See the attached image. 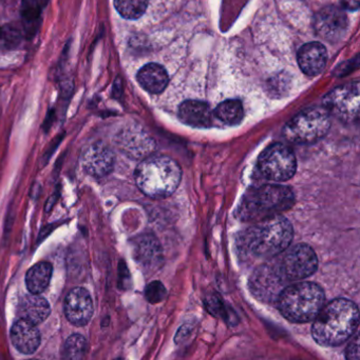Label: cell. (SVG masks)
I'll list each match as a JSON object with an SVG mask.
<instances>
[{
  "label": "cell",
  "instance_id": "obj_21",
  "mask_svg": "<svg viewBox=\"0 0 360 360\" xmlns=\"http://www.w3.org/2000/svg\"><path fill=\"white\" fill-rule=\"evenodd\" d=\"M216 117L228 126H236L242 122L244 111L241 101L228 99L218 105L215 111Z\"/></svg>",
  "mask_w": 360,
  "mask_h": 360
},
{
  "label": "cell",
  "instance_id": "obj_23",
  "mask_svg": "<svg viewBox=\"0 0 360 360\" xmlns=\"http://www.w3.org/2000/svg\"><path fill=\"white\" fill-rule=\"evenodd\" d=\"M114 6L120 16L135 20L143 16L147 10L148 0H114Z\"/></svg>",
  "mask_w": 360,
  "mask_h": 360
},
{
  "label": "cell",
  "instance_id": "obj_24",
  "mask_svg": "<svg viewBox=\"0 0 360 360\" xmlns=\"http://www.w3.org/2000/svg\"><path fill=\"white\" fill-rule=\"evenodd\" d=\"M87 342L84 336L74 334L70 336L63 347V360H82L86 353Z\"/></svg>",
  "mask_w": 360,
  "mask_h": 360
},
{
  "label": "cell",
  "instance_id": "obj_10",
  "mask_svg": "<svg viewBox=\"0 0 360 360\" xmlns=\"http://www.w3.org/2000/svg\"><path fill=\"white\" fill-rule=\"evenodd\" d=\"M287 287V281L283 278L278 266H260L249 281V289L253 295L264 302H276Z\"/></svg>",
  "mask_w": 360,
  "mask_h": 360
},
{
  "label": "cell",
  "instance_id": "obj_28",
  "mask_svg": "<svg viewBox=\"0 0 360 360\" xmlns=\"http://www.w3.org/2000/svg\"><path fill=\"white\" fill-rule=\"evenodd\" d=\"M20 32L16 27L4 25V27H0V46H16L20 40Z\"/></svg>",
  "mask_w": 360,
  "mask_h": 360
},
{
  "label": "cell",
  "instance_id": "obj_7",
  "mask_svg": "<svg viewBox=\"0 0 360 360\" xmlns=\"http://www.w3.org/2000/svg\"><path fill=\"white\" fill-rule=\"evenodd\" d=\"M259 170L266 179L285 181L295 175L297 160L293 151L283 143L268 147L259 158Z\"/></svg>",
  "mask_w": 360,
  "mask_h": 360
},
{
  "label": "cell",
  "instance_id": "obj_32",
  "mask_svg": "<svg viewBox=\"0 0 360 360\" xmlns=\"http://www.w3.org/2000/svg\"><path fill=\"white\" fill-rule=\"evenodd\" d=\"M31 360H38V359H31Z\"/></svg>",
  "mask_w": 360,
  "mask_h": 360
},
{
  "label": "cell",
  "instance_id": "obj_2",
  "mask_svg": "<svg viewBox=\"0 0 360 360\" xmlns=\"http://www.w3.org/2000/svg\"><path fill=\"white\" fill-rule=\"evenodd\" d=\"M293 191L280 184H264L251 188L241 201L238 216L244 221L258 222L266 218L280 215L293 207Z\"/></svg>",
  "mask_w": 360,
  "mask_h": 360
},
{
  "label": "cell",
  "instance_id": "obj_15",
  "mask_svg": "<svg viewBox=\"0 0 360 360\" xmlns=\"http://www.w3.org/2000/svg\"><path fill=\"white\" fill-rule=\"evenodd\" d=\"M11 340L19 352L23 354H32L39 347V331L32 323L19 319L11 329Z\"/></svg>",
  "mask_w": 360,
  "mask_h": 360
},
{
  "label": "cell",
  "instance_id": "obj_17",
  "mask_svg": "<svg viewBox=\"0 0 360 360\" xmlns=\"http://www.w3.org/2000/svg\"><path fill=\"white\" fill-rule=\"evenodd\" d=\"M49 302L39 294H27L18 304L19 319L36 326L46 321L50 315Z\"/></svg>",
  "mask_w": 360,
  "mask_h": 360
},
{
  "label": "cell",
  "instance_id": "obj_30",
  "mask_svg": "<svg viewBox=\"0 0 360 360\" xmlns=\"http://www.w3.org/2000/svg\"><path fill=\"white\" fill-rule=\"evenodd\" d=\"M192 330H194V326L192 323L188 325L182 326L178 331L177 335L175 338V342L178 345L181 344L182 342H185L190 335H192Z\"/></svg>",
  "mask_w": 360,
  "mask_h": 360
},
{
  "label": "cell",
  "instance_id": "obj_5",
  "mask_svg": "<svg viewBox=\"0 0 360 360\" xmlns=\"http://www.w3.org/2000/svg\"><path fill=\"white\" fill-rule=\"evenodd\" d=\"M291 222L283 215L256 222L247 234V245L253 255L273 258L283 253L293 240Z\"/></svg>",
  "mask_w": 360,
  "mask_h": 360
},
{
  "label": "cell",
  "instance_id": "obj_31",
  "mask_svg": "<svg viewBox=\"0 0 360 360\" xmlns=\"http://www.w3.org/2000/svg\"><path fill=\"white\" fill-rule=\"evenodd\" d=\"M360 0H340V4L349 11H356L359 8Z\"/></svg>",
  "mask_w": 360,
  "mask_h": 360
},
{
  "label": "cell",
  "instance_id": "obj_14",
  "mask_svg": "<svg viewBox=\"0 0 360 360\" xmlns=\"http://www.w3.org/2000/svg\"><path fill=\"white\" fill-rule=\"evenodd\" d=\"M297 60L304 74L310 76L318 75L327 65V50L321 42L306 44L300 48Z\"/></svg>",
  "mask_w": 360,
  "mask_h": 360
},
{
  "label": "cell",
  "instance_id": "obj_12",
  "mask_svg": "<svg viewBox=\"0 0 360 360\" xmlns=\"http://www.w3.org/2000/svg\"><path fill=\"white\" fill-rule=\"evenodd\" d=\"M314 27L319 36L330 41H336L346 33L348 17L342 8L328 6L315 17Z\"/></svg>",
  "mask_w": 360,
  "mask_h": 360
},
{
  "label": "cell",
  "instance_id": "obj_18",
  "mask_svg": "<svg viewBox=\"0 0 360 360\" xmlns=\"http://www.w3.org/2000/svg\"><path fill=\"white\" fill-rule=\"evenodd\" d=\"M142 88L151 94H160L166 89L169 78L166 70L158 63L144 65L137 75Z\"/></svg>",
  "mask_w": 360,
  "mask_h": 360
},
{
  "label": "cell",
  "instance_id": "obj_1",
  "mask_svg": "<svg viewBox=\"0 0 360 360\" xmlns=\"http://www.w3.org/2000/svg\"><path fill=\"white\" fill-rule=\"evenodd\" d=\"M359 325V310L355 302L338 298L323 306L312 326V335L323 347H337L350 340Z\"/></svg>",
  "mask_w": 360,
  "mask_h": 360
},
{
  "label": "cell",
  "instance_id": "obj_8",
  "mask_svg": "<svg viewBox=\"0 0 360 360\" xmlns=\"http://www.w3.org/2000/svg\"><path fill=\"white\" fill-rule=\"evenodd\" d=\"M318 268L316 253L310 245L299 243L287 252L278 266L283 278L291 281H300L314 274Z\"/></svg>",
  "mask_w": 360,
  "mask_h": 360
},
{
  "label": "cell",
  "instance_id": "obj_4",
  "mask_svg": "<svg viewBox=\"0 0 360 360\" xmlns=\"http://www.w3.org/2000/svg\"><path fill=\"white\" fill-rule=\"evenodd\" d=\"M277 306L283 317L295 323L314 321L325 306L323 288L310 281H300L287 285L277 300Z\"/></svg>",
  "mask_w": 360,
  "mask_h": 360
},
{
  "label": "cell",
  "instance_id": "obj_29",
  "mask_svg": "<svg viewBox=\"0 0 360 360\" xmlns=\"http://www.w3.org/2000/svg\"><path fill=\"white\" fill-rule=\"evenodd\" d=\"M346 360H359V336L353 335L352 340L349 342L346 350Z\"/></svg>",
  "mask_w": 360,
  "mask_h": 360
},
{
  "label": "cell",
  "instance_id": "obj_25",
  "mask_svg": "<svg viewBox=\"0 0 360 360\" xmlns=\"http://www.w3.org/2000/svg\"><path fill=\"white\" fill-rule=\"evenodd\" d=\"M205 304H206L207 310L213 316L222 317L224 321H228L230 325H235L234 321H236V317H235V315H230V311H228L223 300L218 294L209 296Z\"/></svg>",
  "mask_w": 360,
  "mask_h": 360
},
{
  "label": "cell",
  "instance_id": "obj_11",
  "mask_svg": "<svg viewBox=\"0 0 360 360\" xmlns=\"http://www.w3.org/2000/svg\"><path fill=\"white\" fill-rule=\"evenodd\" d=\"M113 152L103 143H93L85 148L80 155V164L87 174L95 179L107 176L113 170Z\"/></svg>",
  "mask_w": 360,
  "mask_h": 360
},
{
  "label": "cell",
  "instance_id": "obj_13",
  "mask_svg": "<svg viewBox=\"0 0 360 360\" xmlns=\"http://www.w3.org/2000/svg\"><path fill=\"white\" fill-rule=\"evenodd\" d=\"M63 311L72 325L86 326L93 314L92 298L89 292L84 288H74L66 296Z\"/></svg>",
  "mask_w": 360,
  "mask_h": 360
},
{
  "label": "cell",
  "instance_id": "obj_22",
  "mask_svg": "<svg viewBox=\"0 0 360 360\" xmlns=\"http://www.w3.org/2000/svg\"><path fill=\"white\" fill-rule=\"evenodd\" d=\"M118 146L123 151L129 154V156L139 158V154L145 151L146 139L142 135L133 132V131H125L120 133L116 139Z\"/></svg>",
  "mask_w": 360,
  "mask_h": 360
},
{
  "label": "cell",
  "instance_id": "obj_9",
  "mask_svg": "<svg viewBox=\"0 0 360 360\" xmlns=\"http://www.w3.org/2000/svg\"><path fill=\"white\" fill-rule=\"evenodd\" d=\"M323 108L342 122H353L359 116V84H346L334 89L323 99Z\"/></svg>",
  "mask_w": 360,
  "mask_h": 360
},
{
  "label": "cell",
  "instance_id": "obj_6",
  "mask_svg": "<svg viewBox=\"0 0 360 360\" xmlns=\"http://www.w3.org/2000/svg\"><path fill=\"white\" fill-rule=\"evenodd\" d=\"M331 128V115L323 107H312L302 110L294 116L283 134L287 141L297 145H309L321 141Z\"/></svg>",
  "mask_w": 360,
  "mask_h": 360
},
{
  "label": "cell",
  "instance_id": "obj_19",
  "mask_svg": "<svg viewBox=\"0 0 360 360\" xmlns=\"http://www.w3.org/2000/svg\"><path fill=\"white\" fill-rule=\"evenodd\" d=\"M53 268L49 262H39L32 266L25 275V285L31 294H40L48 288Z\"/></svg>",
  "mask_w": 360,
  "mask_h": 360
},
{
  "label": "cell",
  "instance_id": "obj_20",
  "mask_svg": "<svg viewBox=\"0 0 360 360\" xmlns=\"http://www.w3.org/2000/svg\"><path fill=\"white\" fill-rule=\"evenodd\" d=\"M135 255L144 266L158 264L161 257L160 245L151 236H141L135 243Z\"/></svg>",
  "mask_w": 360,
  "mask_h": 360
},
{
  "label": "cell",
  "instance_id": "obj_27",
  "mask_svg": "<svg viewBox=\"0 0 360 360\" xmlns=\"http://www.w3.org/2000/svg\"><path fill=\"white\" fill-rule=\"evenodd\" d=\"M145 296L150 304H159L166 297V289L160 281H154L146 287Z\"/></svg>",
  "mask_w": 360,
  "mask_h": 360
},
{
  "label": "cell",
  "instance_id": "obj_3",
  "mask_svg": "<svg viewBox=\"0 0 360 360\" xmlns=\"http://www.w3.org/2000/svg\"><path fill=\"white\" fill-rule=\"evenodd\" d=\"M135 182L151 198H165L175 192L182 179L179 165L163 155L148 156L137 166Z\"/></svg>",
  "mask_w": 360,
  "mask_h": 360
},
{
  "label": "cell",
  "instance_id": "obj_16",
  "mask_svg": "<svg viewBox=\"0 0 360 360\" xmlns=\"http://www.w3.org/2000/svg\"><path fill=\"white\" fill-rule=\"evenodd\" d=\"M179 116L184 124L194 128H209L213 126V112L206 103L186 101L180 105Z\"/></svg>",
  "mask_w": 360,
  "mask_h": 360
},
{
  "label": "cell",
  "instance_id": "obj_26",
  "mask_svg": "<svg viewBox=\"0 0 360 360\" xmlns=\"http://www.w3.org/2000/svg\"><path fill=\"white\" fill-rule=\"evenodd\" d=\"M42 8V0H21L20 14L25 23L35 22L39 18Z\"/></svg>",
  "mask_w": 360,
  "mask_h": 360
}]
</instances>
